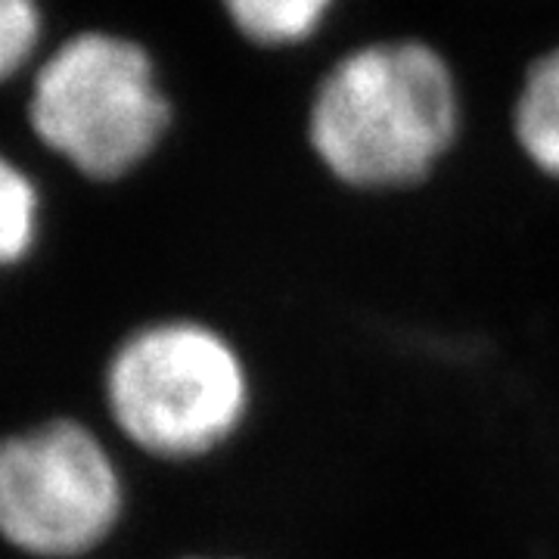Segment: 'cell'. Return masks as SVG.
I'll list each match as a JSON object with an SVG mask.
<instances>
[{
	"label": "cell",
	"mask_w": 559,
	"mask_h": 559,
	"mask_svg": "<svg viewBox=\"0 0 559 559\" xmlns=\"http://www.w3.org/2000/svg\"><path fill=\"white\" fill-rule=\"evenodd\" d=\"M100 389L112 429L159 463L218 454L255 407V377L240 342L190 314L153 318L124 333Z\"/></svg>",
	"instance_id": "6da1fadb"
},
{
	"label": "cell",
	"mask_w": 559,
	"mask_h": 559,
	"mask_svg": "<svg viewBox=\"0 0 559 559\" xmlns=\"http://www.w3.org/2000/svg\"><path fill=\"white\" fill-rule=\"evenodd\" d=\"M457 87L417 40L373 44L323 79L308 138L320 165L355 190H404L432 175L457 140Z\"/></svg>",
	"instance_id": "7a4b0ae2"
},
{
	"label": "cell",
	"mask_w": 559,
	"mask_h": 559,
	"mask_svg": "<svg viewBox=\"0 0 559 559\" xmlns=\"http://www.w3.org/2000/svg\"><path fill=\"white\" fill-rule=\"evenodd\" d=\"M171 119L153 62L134 40L87 32L40 66L28 121L79 175L119 180L153 156Z\"/></svg>",
	"instance_id": "3957f363"
},
{
	"label": "cell",
	"mask_w": 559,
	"mask_h": 559,
	"mask_svg": "<svg viewBox=\"0 0 559 559\" xmlns=\"http://www.w3.org/2000/svg\"><path fill=\"white\" fill-rule=\"evenodd\" d=\"M128 485L112 448L53 417L0 439V540L32 559H81L119 532Z\"/></svg>",
	"instance_id": "277c9868"
},
{
	"label": "cell",
	"mask_w": 559,
	"mask_h": 559,
	"mask_svg": "<svg viewBox=\"0 0 559 559\" xmlns=\"http://www.w3.org/2000/svg\"><path fill=\"white\" fill-rule=\"evenodd\" d=\"M516 140L535 168L559 180V50L528 69L516 103Z\"/></svg>",
	"instance_id": "5b68a950"
},
{
	"label": "cell",
	"mask_w": 559,
	"mask_h": 559,
	"mask_svg": "<svg viewBox=\"0 0 559 559\" xmlns=\"http://www.w3.org/2000/svg\"><path fill=\"white\" fill-rule=\"evenodd\" d=\"M40 237V190L0 153V274L20 267Z\"/></svg>",
	"instance_id": "8992f818"
},
{
	"label": "cell",
	"mask_w": 559,
	"mask_h": 559,
	"mask_svg": "<svg viewBox=\"0 0 559 559\" xmlns=\"http://www.w3.org/2000/svg\"><path fill=\"white\" fill-rule=\"evenodd\" d=\"M333 0H224L227 16L255 44H296L326 16Z\"/></svg>",
	"instance_id": "52a82bcc"
},
{
	"label": "cell",
	"mask_w": 559,
	"mask_h": 559,
	"mask_svg": "<svg viewBox=\"0 0 559 559\" xmlns=\"http://www.w3.org/2000/svg\"><path fill=\"white\" fill-rule=\"evenodd\" d=\"M40 35V13L35 0H0V81L28 62Z\"/></svg>",
	"instance_id": "ba28073f"
},
{
	"label": "cell",
	"mask_w": 559,
	"mask_h": 559,
	"mask_svg": "<svg viewBox=\"0 0 559 559\" xmlns=\"http://www.w3.org/2000/svg\"><path fill=\"white\" fill-rule=\"evenodd\" d=\"M178 559H246V557H205V554H190V557H178Z\"/></svg>",
	"instance_id": "9c48e42d"
}]
</instances>
